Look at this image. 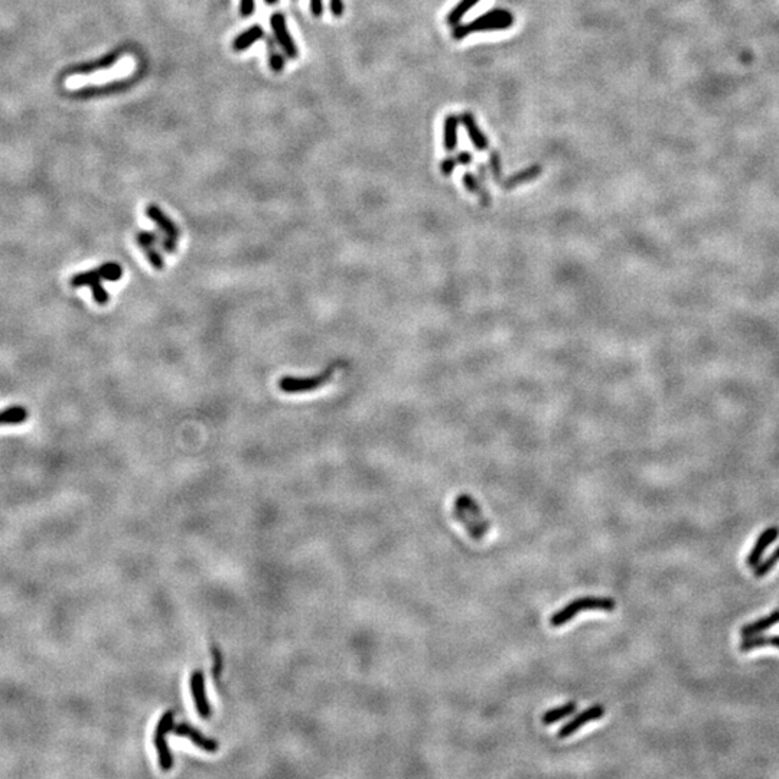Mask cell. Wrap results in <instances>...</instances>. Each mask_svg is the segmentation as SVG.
I'll return each mask as SVG.
<instances>
[{"mask_svg":"<svg viewBox=\"0 0 779 779\" xmlns=\"http://www.w3.org/2000/svg\"><path fill=\"white\" fill-rule=\"evenodd\" d=\"M514 15L507 9H493L479 18L474 19L470 23L453 26L452 37L455 41H462L463 38L478 32H493V30H507L514 25Z\"/></svg>","mask_w":779,"mask_h":779,"instance_id":"6da1fadb","label":"cell"},{"mask_svg":"<svg viewBox=\"0 0 779 779\" xmlns=\"http://www.w3.org/2000/svg\"><path fill=\"white\" fill-rule=\"evenodd\" d=\"M616 608V602L612 598L608 596H584L575 599L569 602L563 609L557 611L550 618V625L553 628H560L566 625L568 622L573 620L577 613L586 612V611H603V612H612Z\"/></svg>","mask_w":779,"mask_h":779,"instance_id":"7a4b0ae2","label":"cell"},{"mask_svg":"<svg viewBox=\"0 0 779 779\" xmlns=\"http://www.w3.org/2000/svg\"><path fill=\"white\" fill-rule=\"evenodd\" d=\"M335 368H326L324 372L317 374L314 377L306 379H298V377H283L278 380V388L286 394H299V393H309L315 391L329 383L333 377Z\"/></svg>","mask_w":779,"mask_h":779,"instance_id":"3957f363","label":"cell"},{"mask_svg":"<svg viewBox=\"0 0 779 779\" xmlns=\"http://www.w3.org/2000/svg\"><path fill=\"white\" fill-rule=\"evenodd\" d=\"M173 719H175L173 711H166L161 718L158 726H156L154 735H153V743H154L156 751H158V755H159V765H161L162 771H165V772L171 771V768L173 765V758H172L171 749L168 746V740H166L168 733L173 729Z\"/></svg>","mask_w":779,"mask_h":779,"instance_id":"277c9868","label":"cell"},{"mask_svg":"<svg viewBox=\"0 0 779 779\" xmlns=\"http://www.w3.org/2000/svg\"><path fill=\"white\" fill-rule=\"evenodd\" d=\"M102 280H103V278H102L100 273L97 271V269H94V270L82 271V273L75 274V276L71 278V286L75 288V289H77V288H84V286L91 288L92 298H94V300H96L99 305H107L109 300H110V295H109L107 290L103 288Z\"/></svg>","mask_w":779,"mask_h":779,"instance_id":"5b68a950","label":"cell"},{"mask_svg":"<svg viewBox=\"0 0 779 779\" xmlns=\"http://www.w3.org/2000/svg\"><path fill=\"white\" fill-rule=\"evenodd\" d=\"M603 716H605V707L602 704L590 706L589 709H586L580 714H577L575 719H572L570 722H568L566 725H563L562 728H560L558 732H557V737L558 739H566V737L575 735L579 729H582L587 723L602 719Z\"/></svg>","mask_w":779,"mask_h":779,"instance_id":"8992f818","label":"cell"},{"mask_svg":"<svg viewBox=\"0 0 779 779\" xmlns=\"http://www.w3.org/2000/svg\"><path fill=\"white\" fill-rule=\"evenodd\" d=\"M161 240L162 238L159 234L152 231H140L136 234V243L142 248V252L146 254L152 267L156 270H164L165 267L164 257L158 252V248H156V244L161 243Z\"/></svg>","mask_w":779,"mask_h":779,"instance_id":"52a82bcc","label":"cell"},{"mask_svg":"<svg viewBox=\"0 0 779 779\" xmlns=\"http://www.w3.org/2000/svg\"><path fill=\"white\" fill-rule=\"evenodd\" d=\"M270 26L273 29L274 32V37L277 39V42L280 44V47L283 48L285 54L289 56V58H298V47L295 44V41L292 39L289 30H288V25H286V18L282 15V13H274L271 15L270 18Z\"/></svg>","mask_w":779,"mask_h":779,"instance_id":"ba28073f","label":"cell"},{"mask_svg":"<svg viewBox=\"0 0 779 779\" xmlns=\"http://www.w3.org/2000/svg\"><path fill=\"white\" fill-rule=\"evenodd\" d=\"M146 215L149 220H152L156 226H158L164 233H165V237L172 240V241H179L180 238V230L179 227L171 220V218L154 204H150L146 207Z\"/></svg>","mask_w":779,"mask_h":779,"instance_id":"9c48e42d","label":"cell"},{"mask_svg":"<svg viewBox=\"0 0 779 779\" xmlns=\"http://www.w3.org/2000/svg\"><path fill=\"white\" fill-rule=\"evenodd\" d=\"M779 537V528L778 527H768L766 529H763V532L761 533V536L758 537L756 543L754 544L749 556H747V560L746 563L749 568H755L759 565V562L762 560V556L765 553V550Z\"/></svg>","mask_w":779,"mask_h":779,"instance_id":"30bf717a","label":"cell"},{"mask_svg":"<svg viewBox=\"0 0 779 779\" xmlns=\"http://www.w3.org/2000/svg\"><path fill=\"white\" fill-rule=\"evenodd\" d=\"M191 692L194 697V703L197 706V710L202 718H209L211 714V706L207 699L205 692V677L202 671H195L191 677Z\"/></svg>","mask_w":779,"mask_h":779,"instance_id":"8fae6325","label":"cell"},{"mask_svg":"<svg viewBox=\"0 0 779 779\" xmlns=\"http://www.w3.org/2000/svg\"><path fill=\"white\" fill-rule=\"evenodd\" d=\"M460 124L465 128L467 136H470L474 147L479 152H484L489 147V142H488V137L484 135V132L481 130V128L478 126V123L474 117V114L471 111H463L460 114Z\"/></svg>","mask_w":779,"mask_h":779,"instance_id":"7c38bea8","label":"cell"},{"mask_svg":"<svg viewBox=\"0 0 779 779\" xmlns=\"http://www.w3.org/2000/svg\"><path fill=\"white\" fill-rule=\"evenodd\" d=\"M173 735L180 736V737H188L190 740H192L198 747H201V749L205 751V752H216L218 751L216 740L205 737L200 730H197L191 725H186V723L178 725L176 728H173Z\"/></svg>","mask_w":779,"mask_h":779,"instance_id":"4fadbf2b","label":"cell"},{"mask_svg":"<svg viewBox=\"0 0 779 779\" xmlns=\"http://www.w3.org/2000/svg\"><path fill=\"white\" fill-rule=\"evenodd\" d=\"M453 515L466 528V532L472 536V539L482 540L485 537L486 532L481 527V524L470 513H467V510L465 507H462L456 501L453 504Z\"/></svg>","mask_w":779,"mask_h":779,"instance_id":"5bb4252c","label":"cell"},{"mask_svg":"<svg viewBox=\"0 0 779 779\" xmlns=\"http://www.w3.org/2000/svg\"><path fill=\"white\" fill-rule=\"evenodd\" d=\"M778 623H779V609L773 611V612H772L771 615H768V616H763V618H761V619H758V620H755V622L747 623V625H743V627L740 628V635H742L743 638H746V637H754V635H758V634H761V632L768 631L769 628L778 625Z\"/></svg>","mask_w":779,"mask_h":779,"instance_id":"9a60e30c","label":"cell"},{"mask_svg":"<svg viewBox=\"0 0 779 779\" xmlns=\"http://www.w3.org/2000/svg\"><path fill=\"white\" fill-rule=\"evenodd\" d=\"M460 117L449 114L443 121V147L446 152H455L458 147V128Z\"/></svg>","mask_w":779,"mask_h":779,"instance_id":"2e32d148","label":"cell"},{"mask_svg":"<svg viewBox=\"0 0 779 779\" xmlns=\"http://www.w3.org/2000/svg\"><path fill=\"white\" fill-rule=\"evenodd\" d=\"M263 37H264V30H263V27L259 26V25H254V26H252L250 29H247L245 32H243L241 35H238V37L234 39L233 48H234V51L241 52V51H244V49H247V48H250L256 41H259V39L263 38Z\"/></svg>","mask_w":779,"mask_h":779,"instance_id":"e0dca14e","label":"cell"},{"mask_svg":"<svg viewBox=\"0 0 779 779\" xmlns=\"http://www.w3.org/2000/svg\"><path fill=\"white\" fill-rule=\"evenodd\" d=\"M455 501H456V503H459V504H460L462 507H465V508L467 510V513H470V514H471V515H472V517H474V518H475V520H477V521H478V522L481 524V527H482V528L485 529V532H486V533L489 532L491 524H489V521H488V520H486V518L484 517V514H482V510H481V507L478 505V503H477V501L474 500V498H472V496H470V495H466V493H462V495H459V496L456 498V500H455Z\"/></svg>","mask_w":779,"mask_h":779,"instance_id":"ac0fdd59","label":"cell"},{"mask_svg":"<svg viewBox=\"0 0 779 779\" xmlns=\"http://www.w3.org/2000/svg\"><path fill=\"white\" fill-rule=\"evenodd\" d=\"M577 709V704L575 701H570V703H566L563 706H558V707H554V709H550L547 710L543 718H541V723L544 726H550V725H554L557 723L558 720L562 719H566L568 716H572Z\"/></svg>","mask_w":779,"mask_h":779,"instance_id":"d6986e66","label":"cell"},{"mask_svg":"<svg viewBox=\"0 0 779 779\" xmlns=\"http://www.w3.org/2000/svg\"><path fill=\"white\" fill-rule=\"evenodd\" d=\"M540 173H541V166H540V165H533V166H529V168H527V169H522V171L517 172L515 175L510 176L508 179L503 180L501 186H504L505 190H513V188H515V186H518V185H521V183H525V182H529V180L536 179Z\"/></svg>","mask_w":779,"mask_h":779,"instance_id":"ffe728a7","label":"cell"},{"mask_svg":"<svg viewBox=\"0 0 779 779\" xmlns=\"http://www.w3.org/2000/svg\"><path fill=\"white\" fill-rule=\"evenodd\" d=\"M762 646H775V648H779V635H771V637H759V635H754V637H746L743 638V641L740 642V651L742 652H749L752 649H756V648H762Z\"/></svg>","mask_w":779,"mask_h":779,"instance_id":"44dd1931","label":"cell"},{"mask_svg":"<svg viewBox=\"0 0 779 779\" xmlns=\"http://www.w3.org/2000/svg\"><path fill=\"white\" fill-rule=\"evenodd\" d=\"M472 162H474V156H472L471 152H460L456 156H450V158H446V159L442 161L441 172L445 176H449L455 171L456 166H459V165L467 166V165H471Z\"/></svg>","mask_w":779,"mask_h":779,"instance_id":"7402d4cb","label":"cell"},{"mask_svg":"<svg viewBox=\"0 0 779 779\" xmlns=\"http://www.w3.org/2000/svg\"><path fill=\"white\" fill-rule=\"evenodd\" d=\"M478 2H479V0H460V2L449 12V15H448V18H446L448 25H450V26L459 25V22L462 20V18H463L467 12H470Z\"/></svg>","mask_w":779,"mask_h":779,"instance_id":"603a6c76","label":"cell"},{"mask_svg":"<svg viewBox=\"0 0 779 779\" xmlns=\"http://www.w3.org/2000/svg\"><path fill=\"white\" fill-rule=\"evenodd\" d=\"M27 419V410L22 406H13L0 412V426L2 424H20Z\"/></svg>","mask_w":779,"mask_h":779,"instance_id":"cb8c5ba5","label":"cell"},{"mask_svg":"<svg viewBox=\"0 0 779 779\" xmlns=\"http://www.w3.org/2000/svg\"><path fill=\"white\" fill-rule=\"evenodd\" d=\"M463 185H465V188L467 191L481 197L484 200V204H488L489 198H488L485 190L482 188V182L479 179H477V176L474 173H471V172L463 173Z\"/></svg>","mask_w":779,"mask_h":779,"instance_id":"d4e9b609","label":"cell"},{"mask_svg":"<svg viewBox=\"0 0 779 779\" xmlns=\"http://www.w3.org/2000/svg\"><path fill=\"white\" fill-rule=\"evenodd\" d=\"M267 48H269V64H270V68L274 71V73H280L283 71L285 68V58L283 55L280 54L273 42V39H267Z\"/></svg>","mask_w":779,"mask_h":779,"instance_id":"484cf974","label":"cell"},{"mask_svg":"<svg viewBox=\"0 0 779 779\" xmlns=\"http://www.w3.org/2000/svg\"><path fill=\"white\" fill-rule=\"evenodd\" d=\"M778 563H779V547H778L768 558L761 560L759 565L754 568V569H755V572H754L755 577H763V576H766Z\"/></svg>","mask_w":779,"mask_h":779,"instance_id":"4316f807","label":"cell"},{"mask_svg":"<svg viewBox=\"0 0 779 779\" xmlns=\"http://www.w3.org/2000/svg\"><path fill=\"white\" fill-rule=\"evenodd\" d=\"M103 280H109V282H117L123 276V269L117 263H104L97 269Z\"/></svg>","mask_w":779,"mask_h":779,"instance_id":"83f0119b","label":"cell"},{"mask_svg":"<svg viewBox=\"0 0 779 779\" xmlns=\"http://www.w3.org/2000/svg\"><path fill=\"white\" fill-rule=\"evenodd\" d=\"M489 169L496 183H503V159L501 154L496 150H492L489 153Z\"/></svg>","mask_w":779,"mask_h":779,"instance_id":"f1b7e54d","label":"cell"},{"mask_svg":"<svg viewBox=\"0 0 779 779\" xmlns=\"http://www.w3.org/2000/svg\"><path fill=\"white\" fill-rule=\"evenodd\" d=\"M254 12V0H241L240 4V15L247 18Z\"/></svg>","mask_w":779,"mask_h":779,"instance_id":"f546056e","label":"cell"},{"mask_svg":"<svg viewBox=\"0 0 779 779\" xmlns=\"http://www.w3.org/2000/svg\"><path fill=\"white\" fill-rule=\"evenodd\" d=\"M212 654L215 657V668H212V674L218 678V677H220V673H221V668H223V658H221L220 651H218L216 648L212 649Z\"/></svg>","mask_w":779,"mask_h":779,"instance_id":"4dcf8cb0","label":"cell"},{"mask_svg":"<svg viewBox=\"0 0 779 779\" xmlns=\"http://www.w3.org/2000/svg\"><path fill=\"white\" fill-rule=\"evenodd\" d=\"M331 12L336 18L344 15V0H331Z\"/></svg>","mask_w":779,"mask_h":779,"instance_id":"1f68e13d","label":"cell"},{"mask_svg":"<svg viewBox=\"0 0 779 779\" xmlns=\"http://www.w3.org/2000/svg\"><path fill=\"white\" fill-rule=\"evenodd\" d=\"M310 11H312V13H314V16L319 18L324 12L322 0H310Z\"/></svg>","mask_w":779,"mask_h":779,"instance_id":"d6a6232c","label":"cell"},{"mask_svg":"<svg viewBox=\"0 0 779 779\" xmlns=\"http://www.w3.org/2000/svg\"><path fill=\"white\" fill-rule=\"evenodd\" d=\"M264 2H266L267 5H274V4L278 2V0H264Z\"/></svg>","mask_w":779,"mask_h":779,"instance_id":"836d02e7","label":"cell"}]
</instances>
